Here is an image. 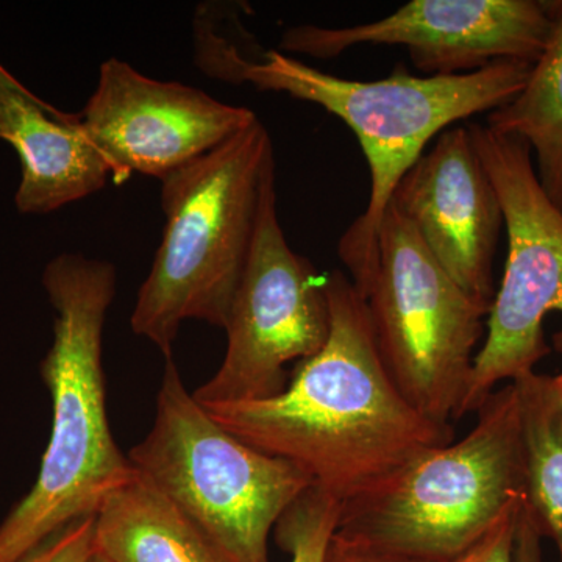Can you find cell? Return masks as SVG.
Here are the masks:
<instances>
[{"mask_svg":"<svg viewBox=\"0 0 562 562\" xmlns=\"http://www.w3.org/2000/svg\"><path fill=\"white\" fill-rule=\"evenodd\" d=\"M325 292L330 335L301 361L286 390L265 401L202 406L239 441L294 462L314 486L346 503L424 450L452 442L453 428L422 416L392 382L353 283L335 271Z\"/></svg>","mask_w":562,"mask_h":562,"instance_id":"6da1fadb","label":"cell"},{"mask_svg":"<svg viewBox=\"0 0 562 562\" xmlns=\"http://www.w3.org/2000/svg\"><path fill=\"white\" fill-rule=\"evenodd\" d=\"M43 286L57 313L54 344L41 362L52 398L50 439L32 491L0 525V562H16L66 525L94 516L135 473L106 416L102 338L116 269L61 254L44 269Z\"/></svg>","mask_w":562,"mask_h":562,"instance_id":"7a4b0ae2","label":"cell"},{"mask_svg":"<svg viewBox=\"0 0 562 562\" xmlns=\"http://www.w3.org/2000/svg\"><path fill=\"white\" fill-rule=\"evenodd\" d=\"M531 69L532 63L498 60L475 72L417 77L401 63L386 79L360 81L268 50L247 58L239 70V85L316 103L360 140L371 171V195L364 213L344 233L338 254L366 301L375 273L380 225L403 176L424 155L427 144L454 122L513 101Z\"/></svg>","mask_w":562,"mask_h":562,"instance_id":"3957f363","label":"cell"},{"mask_svg":"<svg viewBox=\"0 0 562 562\" xmlns=\"http://www.w3.org/2000/svg\"><path fill=\"white\" fill-rule=\"evenodd\" d=\"M273 177L271 135L257 120L161 180L165 233L131 324L166 360L184 321L227 325Z\"/></svg>","mask_w":562,"mask_h":562,"instance_id":"277c9868","label":"cell"},{"mask_svg":"<svg viewBox=\"0 0 562 562\" xmlns=\"http://www.w3.org/2000/svg\"><path fill=\"white\" fill-rule=\"evenodd\" d=\"M462 441L414 457L342 503L336 532L417 560L452 562L525 498L519 392L508 383L480 408Z\"/></svg>","mask_w":562,"mask_h":562,"instance_id":"5b68a950","label":"cell"},{"mask_svg":"<svg viewBox=\"0 0 562 562\" xmlns=\"http://www.w3.org/2000/svg\"><path fill=\"white\" fill-rule=\"evenodd\" d=\"M222 562H269V536L313 486L294 462L269 457L211 419L166 360L149 435L128 453Z\"/></svg>","mask_w":562,"mask_h":562,"instance_id":"8992f818","label":"cell"},{"mask_svg":"<svg viewBox=\"0 0 562 562\" xmlns=\"http://www.w3.org/2000/svg\"><path fill=\"white\" fill-rule=\"evenodd\" d=\"M376 247L366 305L384 368L416 412L450 425L468 394L490 310L454 283L392 203Z\"/></svg>","mask_w":562,"mask_h":562,"instance_id":"52a82bcc","label":"cell"},{"mask_svg":"<svg viewBox=\"0 0 562 562\" xmlns=\"http://www.w3.org/2000/svg\"><path fill=\"white\" fill-rule=\"evenodd\" d=\"M468 128L501 201L508 258L458 419L479 413L498 383L535 372L550 353L543 319L562 314V213L539 183L530 146L486 124ZM553 346L562 355V328Z\"/></svg>","mask_w":562,"mask_h":562,"instance_id":"ba28073f","label":"cell"},{"mask_svg":"<svg viewBox=\"0 0 562 562\" xmlns=\"http://www.w3.org/2000/svg\"><path fill=\"white\" fill-rule=\"evenodd\" d=\"M325 280L284 238L276 177L262 195L257 233L233 299L221 368L192 395L201 405L265 401L286 390L284 366L313 357L330 335Z\"/></svg>","mask_w":562,"mask_h":562,"instance_id":"9c48e42d","label":"cell"},{"mask_svg":"<svg viewBox=\"0 0 562 562\" xmlns=\"http://www.w3.org/2000/svg\"><path fill=\"white\" fill-rule=\"evenodd\" d=\"M560 7L543 0H412L368 24L290 29L277 50L330 60L366 44L403 46L427 77L475 72L498 60L535 65Z\"/></svg>","mask_w":562,"mask_h":562,"instance_id":"30bf717a","label":"cell"},{"mask_svg":"<svg viewBox=\"0 0 562 562\" xmlns=\"http://www.w3.org/2000/svg\"><path fill=\"white\" fill-rule=\"evenodd\" d=\"M80 124L109 166L114 183L133 173L165 179L250 127L257 114L205 91L160 81L109 58Z\"/></svg>","mask_w":562,"mask_h":562,"instance_id":"8fae6325","label":"cell"},{"mask_svg":"<svg viewBox=\"0 0 562 562\" xmlns=\"http://www.w3.org/2000/svg\"><path fill=\"white\" fill-rule=\"evenodd\" d=\"M390 203L454 283L491 312L494 257L505 221L469 128L443 131L403 176Z\"/></svg>","mask_w":562,"mask_h":562,"instance_id":"7c38bea8","label":"cell"},{"mask_svg":"<svg viewBox=\"0 0 562 562\" xmlns=\"http://www.w3.org/2000/svg\"><path fill=\"white\" fill-rule=\"evenodd\" d=\"M0 139L20 155L18 210L46 214L101 191L110 171L80 124L68 114L0 85Z\"/></svg>","mask_w":562,"mask_h":562,"instance_id":"4fadbf2b","label":"cell"},{"mask_svg":"<svg viewBox=\"0 0 562 562\" xmlns=\"http://www.w3.org/2000/svg\"><path fill=\"white\" fill-rule=\"evenodd\" d=\"M94 549L113 562H222L172 502L136 469L94 514Z\"/></svg>","mask_w":562,"mask_h":562,"instance_id":"5bb4252c","label":"cell"},{"mask_svg":"<svg viewBox=\"0 0 562 562\" xmlns=\"http://www.w3.org/2000/svg\"><path fill=\"white\" fill-rule=\"evenodd\" d=\"M486 125L530 146L539 183L562 213V2L552 35L524 90L491 111Z\"/></svg>","mask_w":562,"mask_h":562,"instance_id":"9a60e30c","label":"cell"},{"mask_svg":"<svg viewBox=\"0 0 562 562\" xmlns=\"http://www.w3.org/2000/svg\"><path fill=\"white\" fill-rule=\"evenodd\" d=\"M522 424L525 503L542 538L562 562V395L553 376L532 372L513 382Z\"/></svg>","mask_w":562,"mask_h":562,"instance_id":"2e32d148","label":"cell"},{"mask_svg":"<svg viewBox=\"0 0 562 562\" xmlns=\"http://www.w3.org/2000/svg\"><path fill=\"white\" fill-rule=\"evenodd\" d=\"M341 508V502L314 484L292 503L273 528L277 543L291 554V562H324Z\"/></svg>","mask_w":562,"mask_h":562,"instance_id":"e0dca14e","label":"cell"},{"mask_svg":"<svg viewBox=\"0 0 562 562\" xmlns=\"http://www.w3.org/2000/svg\"><path fill=\"white\" fill-rule=\"evenodd\" d=\"M94 552V516L74 520L16 562H85Z\"/></svg>","mask_w":562,"mask_h":562,"instance_id":"ac0fdd59","label":"cell"},{"mask_svg":"<svg viewBox=\"0 0 562 562\" xmlns=\"http://www.w3.org/2000/svg\"><path fill=\"white\" fill-rule=\"evenodd\" d=\"M522 502L514 505L475 546L453 562H516L514 543H516L517 514Z\"/></svg>","mask_w":562,"mask_h":562,"instance_id":"d6986e66","label":"cell"},{"mask_svg":"<svg viewBox=\"0 0 562 562\" xmlns=\"http://www.w3.org/2000/svg\"><path fill=\"white\" fill-rule=\"evenodd\" d=\"M324 562H435L417 560L405 554L384 552L366 543L350 541L338 532H333ZM453 562V561H452Z\"/></svg>","mask_w":562,"mask_h":562,"instance_id":"ffe728a7","label":"cell"},{"mask_svg":"<svg viewBox=\"0 0 562 562\" xmlns=\"http://www.w3.org/2000/svg\"><path fill=\"white\" fill-rule=\"evenodd\" d=\"M541 539L538 528L532 522L531 514L522 502L517 514L516 543L514 560L516 562H542Z\"/></svg>","mask_w":562,"mask_h":562,"instance_id":"44dd1931","label":"cell"},{"mask_svg":"<svg viewBox=\"0 0 562 562\" xmlns=\"http://www.w3.org/2000/svg\"><path fill=\"white\" fill-rule=\"evenodd\" d=\"M0 85L5 88H10V90L21 92V94L29 95V98H36L35 94L31 90L24 87L20 80L14 79L13 76L0 65Z\"/></svg>","mask_w":562,"mask_h":562,"instance_id":"7402d4cb","label":"cell"},{"mask_svg":"<svg viewBox=\"0 0 562 562\" xmlns=\"http://www.w3.org/2000/svg\"><path fill=\"white\" fill-rule=\"evenodd\" d=\"M85 562H113L110 560L109 557H105V554L99 552V550L94 549V552L91 553V557L88 558Z\"/></svg>","mask_w":562,"mask_h":562,"instance_id":"603a6c76","label":"cell"},{"mask_svg":"<svg viewBox=\"0 0 562 562\" xmlns=\"http://www.w3.org/2000/svg\"><path fill=\"white\" fill-rule=\"evenodd\" d=\"M553 383L554 386H557V390L560 391V394L562 395V372L558 373L557 376H553Z\"/></svg>","mask_w":562,"mask_h":562,"instance_id":"cb8c5ba5","label":"cell"}]
</instances>
